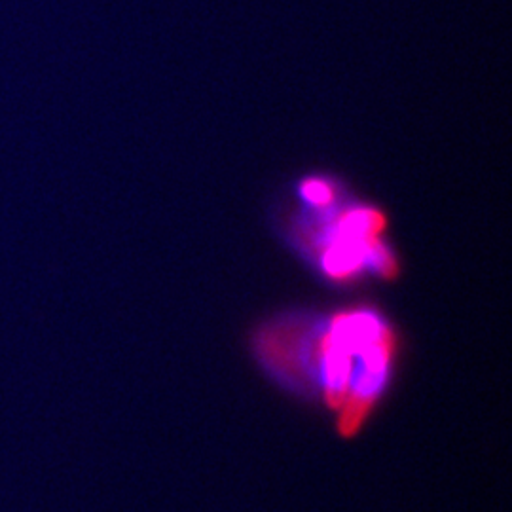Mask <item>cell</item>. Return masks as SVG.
I'll return each mask as SVG.
<instances>
[{"mask_svg":"<svg viewBox=\"0 0 512 512\" xmlns=\"http://www.w3.org/2000/svg\"><path fill=\"white\" fill-rule=\"evenodd\" d=\"M293 202L289 238L321 277L349 285L399 275V258L387 238L389 220L378 205L355 198L329 175L302 177Z\"/></svg>","mask_w":512,"mask_h":512,"instance_id":"2","label":"cell"},{"mask_svg":"<svg viewBox=\"0 0 512 512\" xmlns=\"http://www.w3.org/2000/svg\"><path fill=\"white\" fill-rule=\"evenodd\" d=\"M256 353L279 382L325 404L338 435L353 439L393 384L399 336L374 306L300 311L258 330Z\"/></svg>","mask_w":512,"mask_h":512,"instance_id":"1","label":"cell"}]
</instances>
